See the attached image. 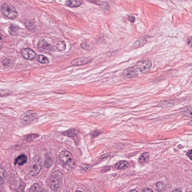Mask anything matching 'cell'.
I'll return each mask as SVG.
<instances>
[{"label":"cell","instance_id":"cell-6","mask_svg":"<svg viewBox=\"0 0 192 192\" xmlns=\"http://www.w3.org/2000/svg\"><path fill=\"white\" fill-rule=\"evenodd\" d=\"M36 113L32 110H28L20 116V119L21 122L25 124L30 123L32 121L36 116Z\"/></svg>","mask_w":192,"mask_h":192},{"label":"cell","instance_id":"cell-7","mask_svg":"<svg viewBox=\"0 0 192 192\" xmlns=\"http://www.w3.org/2000/svg\"><path fill=\"white\" fill-rule=\"evenodd\" d=\"M52 46L44 40H40L38 45V50L44 53H51L53 51Z\"/></svg>","mask_w":192,"mask_h":192},{"label":"cell","instance_id":"cell-17","mask_svg":"<svg viewBox=\"0 0 192 192\" xmlns=\"http://www.w3.org/2000/svg\"><path fill=\"white\" fill-rule=\"evenodd\" d=\"M182 113L185 116L192 118V106L185 107L182 110Z\"/></svg>","mask_w":192,"mask_h":192},{"label":"cell","instance_id":"cell-4","mask_svg":"<svg viewBox=\"0 0 192 192\" xmlns=\"http://www.w3.org/2000/svg\"><path fill=\"white\" fill-rule=\"evenodd\" d=\"M62 174L59 172H55L51 175L50 180V188L52 190L56 191L60 186V179L62 178Z\"/></svg>","mask_w":192,"mask_h":192},{"label":"cell","instance_id":"cell-27","mask_svg":"<svg viewBox=\"0 0 192 192\" xmlns=\"http://www.w3.org/2000/svg\"><path fill=\"white\" fill-rule=\"evenodd\" d=\"M101 134V132L98 130H94L92 133V136L94 138H95Z\"/></svg>","mask_w":192,"mask_h":192},{"label":"cell","instance_id":"cell-24","mask_svg":"<svg viewBox=\"0 0 192 192\" xmlns=\"http://www.w3.org/2000/svg\"><path fill=\"white\" fill-rule=\"evenodd\" d=\"M2 64L3 66L5 68H8L9 67L11 64V61L10 59L6 58L4 59L2 61Z\"/></svg>","mask_w":192,"mask_h":192},{"label":"cell","instance_id":"cell-34","mask_svg":"<svg viewBox=\"0 0 192 192\" xmlns=\"http://www.w3.org/2000/svg\"><path fill=\"white\" fill-rule=\"evenodd\" d=\"M129 20H130V22L132 23H134L135 21V18L134 16H130L129 17Z\"/></svg>","mask_w":192,"mask_h":192},{"label":"cell","instance_id":"cell-5","mask_svg":"<svg viewBox=\"0 0 192 192\" xmlns=\"http://www.w3.org/2000/svg\"><path fill=\"white\" fill-rule=\"evenodd\" d=\"M152 65V63L150 60H143L139 61L137 63L136 67L140 72L145 74L150 71Z\"/></svg>","mask_w":192,"mask_h":192},{"label":"cell","instance_id":"cell-8","mask_svg":"<svg viewBox=\"0 0 192 192\" xmlns=\"http://www.w3.org/2000/svg\"><path fill=\"white\" fill-rule=\"evenodd\" d=\"M93 61V59L90 57H81L78 58L71 62V64L75 66H80L87 64Z\"/></svg>","mask_w":192,"mask_h":192},{"label":"cell","instance_id":"cell-13","mask_svg":"<svg viewBox=\"0 0 192 192\" xmlns=\"http://www.w3.org/2000/svg\"><path fill=\"white\" fill-rule=\"evenodd\" d=\"M83 3V1H66V5L68 7L71 8L77 7H79Z\"/></svg>","mask_w":192,"mask_h":192},{"label":"cell","instance_id":"cell-20","mask_svg":"<svg viewBox=\"0 0 192 192\" xmlns=\"http://www.w3.org/2000/svg\"><path fill=\"white\" fill-rule=\"evenodd\" d=\"M36 59L41 63L47 64L49 63L48 59L42 55H38L36 57Z\"/></svg>","mask_w":192,"mask_h":192},{"label":"cell","instance_id":"cell-1","mask_svg":"<svg viewBox=\"0 0 192 192\" xmlns=\"http://www.w3.org/2000/svg\"><path fill=\"white\" fill-rule=\"evenodd\" d=\"M59 159L64 167L68 170L73 168L76 165V161L74 160L72 154L68 151L65 150L60 153Z\"/></svg>","mask_w":192,"mask_h":192},{"label":"cell","instance_id":"cell-28","mask_svg":"<svg viewBox=\"0 0 192 192\" xmlns=\"http://www.w3.org/2000/svg\"><path fill=\"white\" fill-rule=\"evenodd\" d=\"M25 25L27 28H28L29 29H33L34 27L33 25L31 22H27L26 23Z\"/></svg>","mask_w":192,"mask_h":192},{"label":"cell","instance_id":"cell-25","mask_svg":"<svg viewBox=\"0 0 192 192\" xmlns=\"http://www.w3.org/2000/svg\"><path fill=\"white\" fill-rule=\"evenodd\" d=\"M52 161L51 159H47L45 161L44 163V165L46 167L49 168L52 165Z\"/></svg>","mask_w":192,"mask_h":192},{"label":"cell","instance_id":"cell-29","mask_svg":"<svg viewBox=\"0 0 192 192\" xmlns=\"http://www.w3.org/2000/svg\"><path fill=\"white\" fill-rule=\"evenodd\" d=\"M80 46L82 49L85 50H87L89 48V45L85 43L81 44Z\"/></svg>","mask_w":192,"mask_h":192},{"label":"cell","instance_id":"cell-38","mask_svg":"<svg viewBox=\"0 0 192 192\" xmlns=\"http://www.w3.org/2000/svg\"><path fill=\"white\" fill-rule=\"evenodd\" d=\"M76 192H83L80 191H76Z\"/></svg>","mask_w":192,"mask_h":192},{"label":"cell","instance_id":"cell-23","mask_svg":"<svg viewBox=\"0 0 192 192\" xmlns=\"http://www.w3.org/2000/svg\"><path fill=\"white\" fill-rule=\"evenodd\" d=\"M155 188L158 191H162L165 189V184L163 182H159L155 184Z\"/></svg>","mask_w":192,"mask_h":192},{"label":"cell","instance_id":"cell-33","mask_svg":"<svg viewBox=\"0 0 192 192\" xmlns=\"http://www.w3.org/2000/svg\"><path fill=\"white\" fill-rule=\"evenodd\" d=\"M188 44L190 47L192 49V37L189 38L188 41Z\"/></svg>","mask_w":192,"mask_h":192},{"label":"cell","instance_id":"cell-10","mask_svg":"<svg viewBox=\"0 0 192 192\" xmlns=\"http://www.w3.org/2000/svg\"><path fill=\"white\" fill-rule=\"evenodd\" d=\"M20 53L23 57L26 59H33L36 56L34 51L29 48L23 49L21 50Z\"/></svg>","mask_w":192,"mask_h":192},{"label":"cell","instance_id":"cell-32","mask_svg":"<svg viewBox=\"0 0 192 192\" xmlns=\"http://www.w3.org/2000/svg\"><path fill=\"white\" fill-rule=\"evenodd\" d=\"M9 94L7 92L4 91V90H3V92L1 91V96H6V95H8Z\"/></svg>","mask_w":192,"mask_h":192},{"label":"cell","instance_id":"cell-9","mask_svg":"<svg viewBox=\"0 0 192 192\" xmlns=\"http://www.w3.org/2000/svg\"><path fill=\"white\" fill-rule=\"evenodd\" d=\"M138 75L137 70L134 67H130L125 69L122 72V75L126 78L135 77Z\"/></svg>","mask_w":192,"mask_h":192},{"label":"cell","instance_id":"cell-19","mask_svg":"<svg viewBox=\"0 0 192 192\" xmlns=\"http://www.w3.org/2000/svg\"><path fill=\"white\" fill-rule=\"evenodd\" d=\"M88 2L91 3L99 5L101 6V8L103 9H107L109 7L108 4L102 1H89Z\"/></svg>","mask_w":192,"mask_h":192},{"label":"cell","instance_id":"cell-16","mask_svg":"<svg viewBox=\"0 0 192 192\" xmlns=\"http://www.w3.org/2000/svg\"><path fill=\"white\" fill-rule=\"evenodd\" d=\"M149 158V153L147 152H144L139 157V162L140 164H143L148 160Z\"/></svg>","mask_w":192,"mask_h":192},{"label":"cell","instance_id":"cell-21","mask_svg":"<svg viewBox=\"0 0 192 192\" xmlns=\"http://www.w3.org/2000/svg\"><path fill=\"white\" fill-rule=\"evenodd\" d=\"M41 186L38 184H33L29 189V192H41Z\"/></svg>","mask_w":192,"mask_h":192},{"label":"cell","instance_id":"cell-11","mask_svg":"<svg viewBox=\"0 0 192 192\" xmlns=\"http://www.w3.org/2000/svg\"><path fill=\"white\" fill-rule=\"evenodd\" d=\"M27 161V157L25 155L22 154L17 157L15 160V165H22Z\"/></svg>","mask_w":192,"mask_h":192},{"label":"cell","instance_id":"cell-15","mask_svg":"<svg viewBox=\"0 0 192 192\" xmlns=\"http://www.w3.org/2000/svg\"><path fill=\"white\" fill-rule=\"evenodd\" d=\"M129 163L125 161H121L118 162L115 164V167L118 169H126L129 166Z\"/></svg>","mask_w":192,"mask_h":192},{"label":"cell","instance_id":"cell-18","mask_svg":"<svg viewBox=\"0 0 192 192\" xmlns=\"http://www.w3.org/2000/svg\"><path fill=\"white\" fill-rule=\"evenodd\" d=\"M77 134V131L76 129H70V130L66 131L63 133L65 136L69 137H74L76 136Z\"/></svg>","mask_w":192,"mask_h":192},{"label":"cell","instance_id":"cell-22","mask_svg":"<svg viewBox=\"0 0 192 192\" xmlns=\"http://www.w3.org/2000/svg\"><path fill=\"white\" fill-rule=\"evenodd\" d=\"M56 48L60 51H64L66 48V43L64 41H60L56 45Z\"/></svg>","mask_w":192,"mask_h":192},{"label":"cell","instance_id":"cell-2","mask_svg":"<svg viewBox=\"0 0 192 192\" xmlns=\"http://www.w3.org/2000/svg\"><path fill=\"white\" fill-rule=\"evenodd\" d=\"M1 11L4 16L10 19L16 18L18 15L16 8L12 5L6 3L1 5Z\"/></svg>","mask_w":192,"mask_h":192},{"label":"cell","instance_id":"cell-30","mask_svg":"<svg viewBox=\"0 0 192 192\" xmlns=\"http://www.w3.org/2000/svg\"><path fill=\"white\" fill-rule=\"evenodd\" d=\"M187 155L191 160L192 161V149L187 153Z\"/></svg>","mask_w":192,"mask_h":192},{"label":"cell","instance_id":"cell-31","mask_svg":"<svg viewBox=\"0 0 192 192\" xmlns=\"http://www.w3.org/2000/svg\"><path fill=\"white\" fill-rule=\"evenodd\" d=\"M141 192H154L152 189H149V188H146L144 189Z\"/></svg>","mask_w":192,"mask_h":192},{"label":"cell","instance_id":"cell-36","mask_svg":"<svg viewBox=\"0 0 192 192\" xmlns=\"http://www.w3.org/2000/svg\"><path fill=\"white\" fill-rule=\"evenodd\" d=\"M189 125H190V126H192V120H191L190 122L189 123Z\"/></svg>","mask_w":192,"mask_h":192},{"label":"cell","instance_id":"cell-12","mask_svg":"<svg viewBox=\"0 0 192 192\" xmlns=\"http://www.w3.org/2000/svg\"><path fill=\"white\" fill-rule=\"evenodd\" d=\"M147 42V39L146 38L142 37L139 39L133 45V47L134 49H138L143 47Z\"/></svg>","mask_w":192,"mask_h":192},{"label":"cell","instance_id":"cell-3","mask_svg":"<svg viewBox=\"0 0 192 192\" xmlns=\"http://www.w3.org/2000/svg\"><path fill=\"white\" fill-rule=\"evenodd\" d=\"M42 166V161L40 156H36L33 159L30 165L29 173L33 176L38 174L41 170Z\"/></svg>","mask_w":192,"mask_h":192},{"label":"cell","instance_id":"cell-14","mask_svg":"<svg viewBox=\"0 0 192 192\" xmlns=\"http://www.w3.org/2000/svg\"><path fill=\"white\" fill-rule=\"evenodd\" d=\"M19 27L17 25H11L9 27L8 32L11 36H15L17 35L19 31Z\"/></svg>","mask_w":192,"mask_h":192},{"label":"cell","instance_id":"cell-37","mask_svg":"<svg viewBox=\"0 0 192 192\" xmlns=\"http://www.w3.org/2000/svg\"><path fill=\"white\" fill-rule=\"evenodd\" d=\"M130 192H138L137 191H136V190H132Z\"/></svg>","mask_w":192,"mask_h":192},{"label":"cell","instance_id":"cell-26","mask_svg":"<svg viewBox=\"0 0 192 192\" xmlns=\"http://www.w3.org/2000/svg\"><path fill=\"white\" fill-rule=\"evenodd\" d=\"M1 185H2V184H3L4 182V172L3 171V169H2V167H1Z\"/></svg>","mask_w":192,"mask_h":192},{"label":"cell","instance_id":"cell-39","mask_svg":"<svg viewBox=\"0 0 192 192\" xmlns=\"http://www.w3.org/2000/svg\"><path fill=\"white\" fill-rule=\"evenodd\" d=\"M47 192V191H44V192Z\"/></svg>","mask_w":192,"mask_h":192},{"label":"cell","instance_id":"cell-35","mask_svg":"<svg viewBox=\"0 0 192 192\" xmlns=\"http://www.w3.org/2000/svg\"><path fill=\"white\" fill-rule=\"evenodd\" d=\"M172 192H182L179 189H176V190Z\"/></svg>","mask_w":192,"mask_h":192}]
</instances>
